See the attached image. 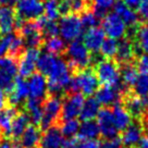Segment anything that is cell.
Masks as SVG:
<instances>
[{
	"label": "cell",
	"mask_w": 148,
	"mask_h": 148,
	"mask_svg": "<svg viewBox=\"0 0 148 148\" xmlns=\"http://www.w3.org/2000/svg\"><path fill=\"white\" fill-rule=\"evenodd\" d=\"M98 86H99V81L94 71V68L88 66L72 73L70 83L65 89V94L81 92L83 96L90 97L99 88Z\"/></svg>",
	"instance_id": "cell-1"
},
{
	"label": "cell",
	"mask_w": 148,
	"mask_h": 148,
	"mask_svg": "<svg viewBox=\"0 0 148 148\" xmlns=\"http://www.w3.org/2000/svg\"><path fill=\"white\" fill-rule=\"evenodd\" d=\"M63 56L66 59V63L72 73L88 68L92 62V52L88 50L83 42L77 39L73 40L66 47Z\"/></svg>",
	"instance_id": "cell-2"
},
{
	"label": "cell",
	"mask_w": 148,
	"mask_h": 148,
	"mask_svg": "<svg viewBox=\"0 0 148 148\" xmlns=\"http://www.w3.org/2000/svg\"><path fill=\"white\" fill-rule=\"evenodd\" d=\"M14 29L22 38L24 47L26 48H40L44 45L45 37L42 36L38 23L35 20L22 21L16 18Z\"/></svg>",
	"instance_id": "cell-3"
},
{
	"label": "cell",
	"mask_w": 148,
	"mask_h": 148,
	"mask_svg": "<svg viewBox=\"0 0 148 148\" xmlns=\"http://www.w3.org/2000/svg\"><path fill=\"white\" fill-rule=\"evenodd\" d=\"M62 100H63V97L50 95V94H48L47 97L42 100V118L38 126L42 133L51 125L60 124Z\"/></svg>",
	"instance_id": "cell-4"
},
{
	"label": "cell",
	"mask_w": 148,
	"mask_h": 148,
	"mask_svg": "<svg viewBox=\"0 0 148 148\" xmlns=\"http://www.w3.org/2000/svg\"><path fill=\"white\" fill-rule=\"evenodd\" d=\"M99 84L116 85L120 83V64L114 59H101L94 65Z\"/></svg>",
	"instance_id": "cell-5"
},
{
	"label": "cell",
	"mask_w": 148,
	"mask_h": 148,
	"mask_svg": "<svg viewBox=\"0 0 148 148\" xmlns=\"http://www.w3.org/2000/svg\"><path fill=\"white\" fill-rule=\"evenodd\" d=\"M59 33L65 42H73L81 37L83 33V25L77 14L69 13L62 15L59 21Z\"/></svg>",
	"instance_id": "cell-6"
},
{
	"label": "cell",
	"mask_w": 148,
	"mask_h": 148,
	"mask_svg": "<svg viewBox=\"0 0 148 148\" xmlns=\"http://www.w3.org/2000/svg\"><path fill=\"white\" fill-rule=\"evenodd\" d=\"M130 90V88L125 87L122 82L116 85H101V87L96 90V99L100 105L105 107L114 106L116 103L121 102L122 96Z\"/></svg>",
	"instance_id": "cell-7"
},
{
	"label": "cell",
	"mask_w": 148,
	"mask_h": 148,
	"mask_svg": "<svg viewBox=\"0 0 148 148\" xmlns=\"http://www.w3.org/2000/svg\"><path fill=\"white\" fill-rule=\"evenodd\" d=\"M18 72V60L10 56L1 57L0 59V88L5 95L13 86L15 76Z\"/></svg>",
	"instance_id": "cell-8"
},
{
	"label": "cell",
	"mask_w": 148,
	"mask_h": 148,
	"mask_svg": "<svg viewBox=\"0 0 148 148\" xmlns=\"http://www.w3.org/2000/svg\"><path fill=\"white\" fill-rule=\"evenodd\" d=\"M84 103V96L81 92L65 94L62 100L60 123L62 121L76 119L81 113Z\"/></svg>",
	"instance_id": "cell-9"
},
{
	"label": "cell",
	"mask_w": 148,
	"mask_h": 148,
	"mask_svg": "<svg viewBox=\"0 0 148 148\" xmlns=\"http://www.w3.org/2000/svg\"><path fill=\"white\" fill-rule=\"evenodd\" d=\"M15 12L20 20H36L44 14V2L42 0H18Z\"/></svg>",
	"instance_id": "cell-10"
},
{
	"label": "cell",
	"mask_w": 148,
	"mask_h": 148,
	"mask_svg": "<svg viewBox=\"0 0 148 148\" xmlns=\"http://www.w3.org/2000/svg\"><path fill=\"white\" fill-rule=\"evenodd\" d=\"M121 103L124 106L132 118H135L136 120H140V118L145 114V112L148 108L147 98H140L136 96L134 92L127 90L122 96Z\"/></svg>",
	"instance_id": "cell-11"
},
{
	"label": "cell",
	"mask_w": 148,
	"mask_h": 148,
	"mask_svg": "<svg viewBox=\"0 0 148 148\" xmlns=\"http://www.w3.org/2000/svg\"><path fill=\"white\" fill-rule=\"evenodd\" d=\"M102 29L107 36L114 39H121L126 35L127 26L114 12L108 13L101 22Z\"/></svg>",
	"instance_id": "cell-12"
},
{
	"label": "cell",
	"mask_w": 148,
	"mask_h": 148,
	"mask_svg": "<svg viewBox=\"0 0 148 148\" xmlns=\"http://www.w3.org/2000/svg\"><path fill=\"white\" fill-rule=\"evenodd\" d=\"M127 28L126 35L134 44L135 55L136 57L142 53L148 52V25L146 24H137L134 27ZM125 35V36H126Z\"/></svg>",
	"instance_id": "cell-13"
},
{
	"label": "cell",
	"mask_w": 148,
	"mask_h": 148,
	"mask_svg": "<svg viewBox=\"0 0 148 148\" xmlns=\"http://www.w3.org/2000/svg\"><path fill=\"white\" fill-rule=\"evenodd\" d=\"M39 57L38 48H27L23 51L18 60V73L22 77H29L34 72H36L37 60Z\"/></svg>",
	"instance_id": "cell-14"
},
{
	"label": "cell",
	"mask_w": 148,
	"mask_h": 148,
	"mask_svg": "<svg viewBox=\"0 0 148 148\" xmlns=\"http://www.w3.org/2000/svg\"><path fill=\"white\" fill-rule=\"evenodd\" d=\"M97 124L103 138H111L118 136L119 131L114 124L112 109H110L109 107H105L99 110L97 114Z\"/></svg>",
	"instance_id": "cell-15"
},
{
	"label": "cell",
	"mask_w": 148,
	"mask_h": 148,
	"mask_svg": "<svg viewBox=\"0 0 148 148\" xmlns=\"http://www.w3.org/2000/svg\"><path fill=\"white\" fill-rule=\"evenodd\" d=\"M7 101L8 105L13 106L15 108H18V106H23V103L28 97V85L27 81L22 77L18 76L15 77L14 79L13 86L11 88L8 94H7Z\"/></svg>",
	"instance_id": "cell-16"
},
{
	"label": "cell",
	"mask_w": 148,
	"mask_h": 148,
	"mask_svg": "<svg viewBox=\"0 0 148 148\" xmlns=\"http://www.w3.org/2000/svg\"><path fill=\"white\" fill-rule=\"evenodd\" d=\"M28 97L35 98L38 100H44L48 95L47 79L45 75L39 72H34L27 81Z\"/></svg>",
	"instance_id": "cell-17"
},
{
	"label": "cell",
	"mask_w": 148,
	"mask_h": 148,
	"mask_svg": "<svg viewBox=\"0 0 148 148\" xmlns=\"http://www.w3.org/2000/svg\"><path fill=\"white\" fill-rule=\"evenodd\" d=\"M63 134L61 133L59 125H51L42 132L39 144V148H61L63 145Z\"/></svg>",
	"instance_id": "cell-18"
},
{
	"label": "cell",
	"mask_w": 148,
	"mask_h": 148,
	"mask_svg": "<svg viewBox=\"0 0 148 148\" xmlns=\"http://www.w3.org/2000/svg\"><path fill=\"white\" fill-rule=\"evenodd\" d=\"M144 134V127L140 121L136 120L135 122H131V124L125 130L122 131L121 140L125 148H133L136 146L137 142Z\"/></svg>",
	"instance_id": "cell-19"
},
{
	"label": "cell",
	"mask_w": 148,
	"mask_h": 148,
	"mask_svg": "<svg viewBox=\"0 0 148 148\" xmlns=\"http://www.w3.org/2000/svg\"><path fill=\"white\" fill-rule=\"evenodd\" d=\"M105 36H106V34L101 27L96 26V27L88 28L84 34L83 44L89 51L98 52L102 42L105 40Z\"/></svg>",
	"instance_id": "cell-20"
},
{
	"label": "cell",
	"mask_w": 148,
	"mask_h": 148,
	"mask_svg": "<svg viewBox=\"0 0 148 148\" xmlns=\"http://www.w3.org/2000/svg\"><path fill=\"white\" fill-rule=\"evenodd\" d=\"M135 49L134 44L130 38H121L118 42V49L116 53V61L119 64L131 63L135 59Z\"/></svg>",
	"instance_id": "cell-21"
},
{
	"label": "cell",
	"mask_w": 148,
	"mask_h": 148,
	"mask_svg": "<svg viewBox=\"0 0 148 148\" xmlns=\"http://www.w3.org/2000/svg\"><path fill=\"white\" fill-rule=\"evenodd\" d=\"M16 12L11 5H1L0 7V34L5 35L11 33L14 29L16 22Z\"/></svg>",
	"instance_id": "cell-22"
},
{
	"label": "cell",
	"mask_w": 148,
	"mask_h": 148,
	"mask_svg": "<svg viewBox=\"0 0 148 148\" xmlns=\"http://www.w3.org/2000/svg\"><path fill=\"white\" fill-rule=\"evenodd\" d=\"M113 10H114V13L120 16L127 27H134L137 24H139L138 14L135 12L134 9H131L130 7H127L122 0L114 2Z\"/></svg>",
	"instance_id": "cell-23"
},
{
	"label": "cell",
	"mask_w": 148,
	"mask_h": 148,
	"mask_svg": "<svg viewBox=\"0 0 148 148\" xmlns=\"http://www.w3.org/2000/svg\"><path fill=\"white\" fill-rule=\"evenodd\" d=\"M18 111V108L10 105H7L0 111V130L3 137H11V124Z\"/></svg>",
	"instance_id": "cell-24"
},
{
	"label": "cell",
	"mask_w": 148,
	"mask_h": 148,
	"mask_svg": "<svg viewBox=\"0 0 148 148\" xmlns=\"http://www.w3.org/2000/svg\"><path fill=\"white\" fill-rule=\"evenodd\" d=\"M42 136V131L37 125H28L26 130L18 138L23 148H34L38 146L39 139Z\"/></svg>",
	"instance_id": "cell-25"
},
{
	"label": "cell",
	"mask_w": 148,
	"mask_h": 148,
	"mask_svg": "<svg viewBox=\"0 0 148 148\" xmlns=\"http://www.w3.org/2000/svg\"><path fill=\"white\" fill-rule=\"evenodd\" d=\"M112 114H113V120H114V124H116L118 131H123L125 130L132 122V116L130 114L127 110L124 108V106L119 102L113 106L112 109Z\"/></svg>",
	"instance_id": "cell-26"
},
{
	"label": "cell",
	"mask_w": 148,
	"mask_h": 148,
	"mask_svg": "<svg viewBox=\"0 0 148 148\" xmlns=\"http://www.w3.org/2000/svg\"><path fill=\"white\" fill-rule=\"evenodd\" d=\"M29 116L28 114L23 110L18 111L16 116H14L12 124H11V137L12 138H20L21 135L23 134V132L26 130V127L29 124Z\"/></svg>",
	"instance_id": "cell-27"
},
{
	"label": "cell",
	"mask_w": 148,
	"mask_h": 148,
	"mask_svg": "<svg viewBox=\"0 0 148 148\" xmlns=\"http://www.w3.org/2000/svg\"><path fill=\"white\" fill-rule=\"evenodd\" d=\"M100 110V103L95 97H88L84 100L82 110L79 113V119L82 121L94 120L97 116L98 112Z\"/></svg>",
	"instance_id": "cell-28"
},
{
	"label": "cell",
	"mask_w": 148,
	"mask_h": 148,
	"mask_svg": "<svg viewBox=\"0 0 148 148\" xmlns=\"http://www.w3.org/2000/svg\"><path fill=\"white\" fill-rule=\"evenodd\" d=\"M137 77H138V71L135 64H133L132 62L120 64V79H122V84L125 87H133Z\"/></svg>",
	"instance_id": "cell-29"
},
{
	"label": "cell",
	"mask_w": 148,
	"mask_h": 148,
	"mask_svg": "<svg viewBox=\"0 0 148 148\" xmlns=\"http://www.w3.org/2000/svg\"><path fill=\"white\" fill-rule=\"evenodd\" d=\"M100 135L99 126L97 122L94 120L84 121L82 124H79V132H77V138L83 139H90V138H98Z\"/></svg>",
	"instance_id": "cell-30"
},
{
	"label": "cell",
	"mask_w": 148,
	"mask_h": 148,
	"mask_svg": "<svg viewBox=\"0 0 148 148\" xmlns=\"http://www.w3.org/2000/svg\"><path fill=\"white\" fill-rule=\"evenodd\" d=\"M42 46H45V49H46L47 52L56 56L63 55L65 49H66V45H65L64 40L62 38H59V37L57 36L46 38L44 40V45Z\"/></svg>",
	"instance_id": "cell-31"
},
{
	"label": "cell",
	"mask_w": 148,
	"mask_h": 148,
	"mask_svg": "<svg viewBox=\"0 0 148 148\" xmlns=\"http://www.w3.org/2000/svg\"><path fill=\"white\" fill-rule=\"evenodd\" d=\"M36 21L44 37L48 38V37L57 36V34L59 33V25L56 21L47 18L45 15L39 16L38 18H36Z\"/></svg>",
	"instance_id": "cell-32"
},
{
	"label": "cell",
	"mask_w": 148,
	"mask_h": 148,
	"mask_svg": "<svg viewBox=\"0 0 148 148\" xmlns=\"http://www.w3.org/2000/svg\"><path fill=\"white\" fill-rule=\"evenodd\" d=\"M58 56L49 53V52H44L42 55H39L38 60H37V66L36 69H38V72L42 73V75H47L49 73L50 69L52 68V65L55 63L56 59Z\"/></svg>",
	"instance_id": "cell-33"
},
{
	"label": "cell",
	"mask_w": 148,
	"mask_h": 148,
	"mask_svg": "<svg viewBox=\"0 0 148 148\" xmlns=\"http://www.w3.org/2000/svg\"><path fill=\"white\" fill-rule=\"evenodd\" d=\"M92 12L98 18H103L108 14L109 9H111L116 0H92Z\"/></svg>",
	"instance_id": "cell-34"
},
{
	"label": "cell",
	"mask_w": 148,
	"mask_h": 148,
	"mask_svg": "<svg viewBox=\"0 0 148 148\" xmlns=\"http://www.w3.org/2000/svg\"><path fill=\"white\" fill-rule=\"evenodd\" d=\"M116 49H118V42L114 38H106L102 42L100 46V56L106 58V59H113V57H116Z\"/></svg>",
	"instance_id": "cell-35"
},
{
	"label": "cell",
	"mask_w": 148,
	"mask_h": 148,
	"mask_svg": "<svg viewBox=\"0 0 148 148\" xmlns=\"http://www.w3.org/2000/svg\"><path fill=\"white\" fill-rule=\"evenodd\" d=\"M133 92L140 98L148 97V74H138V77L133 85Z\"/></svg>",
	"instance_id": "cell-36"
},
{
	"label": "cell",
	"mask_w": 148,
	"mask_h": 148,
	"mask_svg": "<svg viewBox=\"0 0 148 148\" xmlns=\"http://www.w3.org/2000/svg\"><path fill=\"white\" fill-rule=\"evenodd\" d=\"M61 133L65 137H73L74 135L77 134L79 127V122L76 119H71V120L62 121L60 124Z\"/></svg>",
	"instance_id": "cell-37"
},
{
	"label": "cell",
	"mask_w": 148,
	"mask_h": 148,
	"mask_svg": "<svg viewBox=\"0 0 148 148\" xmlns=\"http://www.w3.org/2000/svg\"><path fill=\"white\" fill-rule=\"evenodd\" d=\"M44 13L49 20L56 21L60 16L59 11V0H45L44 2Z\"/></svg>",
	"instance_id": "cell-38"
},
{
	"label": "cell",
	"mask_w": 148,
	"mask_h": 148,
	"mask_svg": "<svg viewBox=\"0 0 148 148\" xmlns=\"http://www.w3.org/2000/svg\"><path fill=\"white\" fill-rule=\"evenodd\" d=\"M81 22L83 25V28H92L96 27L100 23V18H98L95 13L90 10H85L81 13Z\"/></svg>",
	"instance_id": "cell-39"
},
{
	"label": "cell",
	"mask_w": 148,
	"mask_h": 148,
	"mask_svg": "<svg viewBox=\"0 0 148 148\" xmlns=\"http://www.w3.org/2000/svg\"><path fill=\"white\" fill-rule=\"evenodd\" d=\"M69 5L71 13L79 14L87 9V0H61Z\"/></svg>",
	"instance_id": "cell-40"
},
{
	"label": "cell",
	"mask_w": 148,
	"mask_h": 148,
	"mask_svg": "<svg viewBox=\"0 0 148 148\" xmlns=\"http://www.w3.org/2000/svg\"><path fill=\"white\" fill-rule=\"evenodd\" d=\"M123 144L121 140V137L114 136L111 138H103L102 142H100V148H123Z\"/></svg>",
	"instance_id": "cell-41"
},
{
	"label": "cell",
	"mask_w": 148,
	"mask_h": 148,
	"mask_svg": "<svg viewBox=\"0 0 148 148\" xmlns=\"http://www.w3.org/2000/svg\"><path fill=\"white\" fill-rule=\"evenodd\" d=\"M135 66L138 73L148 74V53H142L140 56H138Z\"/></svg>",
	"instance_id": "cell-42"
},
{
	"label": "cell",
	"mask_w": 148,
	"mask_h": 148,
	"mask_svg": "<svg viewBox=\"0 0 148 148\" xmlns=\"http://www.w3.org/2000/svg\"><path fill=\"white\" fill-rule=\"evenodd\" d=\"M137 10L139 18H142L144 21H148V0H142Z\"/></svg>",
	"instance_id": "cell-43"
},
{
	"label": "cell",
	"mask_w": 148,
	"mask_h": 148,
	"mask_svg": "<svg viewBox=\"0 0 148 148\" xmlns=\"http://www.w3.org/2000/svg\"><path fill=\"white\" fill-rule=\"evenodd\" d=\"M61 148H82L81 139H79L77 137H69L63 142V145Z\"/></svg>",
	"instance_id": "cell-44"
},
{
	"label": "cell",
	"mask_w": 148,
	"mask_h": 148,
	"mask_svg": "<svg viewBox=\"0 0 148 148\" xmlns=\"http://www.w3.org/2000/svg\"><path fill=\"white\" fill-rule=\"evenodd\" d=\"M82 148H100V142L97 138L83 139L81 140Z\"/></svg>",
	"instance_id": "cell-45"
},
{
	"label": "cell",
	"mask_w": 148,
	"mask_h": 148,
	"mask_svg": "<svg viewBox=\"0 0 148 148\" xmlns=\"http://www.w3.org/2000/svg\"><path fill=\"white\" fill-rule=\"evenodd\" d=\"M136 148H148V132L142 135V137L136 144Z\"/></svg>",
	"instance_id": "cell-46"
},
{
	"label": "cell",
	"mask_w": 148,
	"mask_h": 148,
	"mask_svg": "<svg viewBox=\"0 0 148 148\" xmlns=\"http://www.w3.org/2000/svg\"><path fill=\"white\" fill-rule=\"evenodd\" d=\"M0 148H14L13 138L12 137H3L0 142Z\"/></svg>",
	"instance_id": "cell-47"
},
{
	"label": "cell",
	"mask_w": 148,
	"mask_h": 148,
	"mask_svg": "<svg viewBox=\"0 0 148 148\" xmlns=\"http://www.w3.org/2000/svg\"><path fill=\"white\" fill-rule=\"evenodd\" d=\"M125 5L130 7L131 9H137L142 0H122Z\"/></svg>",
	"instance_id": "cell-48"
},
{
	"label": "cell",
	"mask_w": 148,
	"mask_h": 148,
	"mask_svg": "<svg viewBox=\"0 0 148 148\" xmlns=\"http://www.w3.org/2000/svg\"><path fill=\"white\" fill-rule=\"evenodd\" d=\"M7 95L5 92L0 88V111L2 110L5 106H7Z\"/></svg>",
	"instance_id": "cell-49"
},
{
	"label": "cell",
	"mask_w": 148,
	"mask_h": 148,
	"mask_svg": "<svg viewBox=\"0 0 148 148\" xmlns=\"http://www.w3.org/2000/svg\"><path fill=\"white\" fill-rule=\"evenodd\" d=\"M16 2H18V0H0V3L3 5H12Z\"/></svg>",
	"instance_id": "cell-50"
},
{
	"label": "cell",
	"mask_w": 148,
	"mask_h": 148,
	"mask_svg": "<svg viewBox=\"0 0 148 148\" xmlns=\"http://www.w3.org/2000/svg\"><path fill=\"white\" fill-rule=\"evenodd\" d=\"M2 137H3V134H2V132H1V130H0V142L2 140Z\"/></svg>",
	"instance_id": "cell-51"
},
{
	"label": "cell",
	"mask_w": 148,
	"mask_h": 148,
	"mask_svg": "<svg viewBox=\"0 0 148 148\" xmlns=\"http://www.w3.org/2000/svg\"><path fill=\"white\" fill-rule=\"evenodd\" d=\"M147 101H148V97H147Z\"/></svg>",
	"instance_id": "cell-52"
},
{
	"label": "cell",
	"mask_w": 148,
	"mask_h": 148,
	"mask_svg": "<svg viewBox=\"0 0 148 148\" xmlns=\"http://www.w3.org/2000/svg\"><path fill=\"white\" fill-rule=\"evenodd\" d=\"M34 148H36V147H34Z\"/></svg>",
	"instance_id": "cell-53"
},
{
	"label": "cell",
	"mask_w": 148,
	"mask_h": 148,
	"mask_svg": "<svg viewBox=\"0 0 148 148\" xmlns=\"http://www.w3.org/2000/svg\"><path fill=\"white\" fill-rule=\"evenodd\" d=\"M0 35H1V34H0Z\"/></svg>",
	"instance_id": "cell-54"
},
{
	"label": "cell",
	"mask_w": 148,
	"mask_h": 148,
	"mask_svg": "<svg viewBox=\"0 0 148 148\" xmlns=\"http://www.w3.org/2000/svg\"><path fill=\"white\" fill-rule=\"evenodd\" d=\"M133 148H134V147H133Z\"/></svg>",
	"instance_id": "cell-55"
}]
</instances>
